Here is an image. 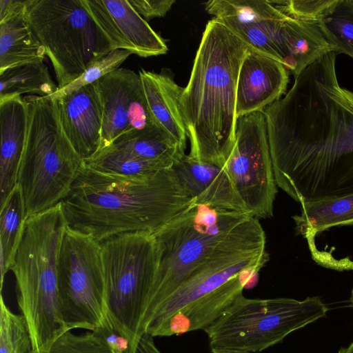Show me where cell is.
Here are the masks:
<instances>
[{"label": "cell", "instance_id": "obj_1", "mask_svg": "<svg viewBox=\"0 0 353 353\" xmlns=\"http://www.w3.org/2000/svg\"><path fill=\"white\" fill-rule=\"evenodd\" d=\"M336 53L308 65L263 113L276 185L300 204L353 193V103Z\"/></svg>", "mask_w": 353, "mask_h": 353}, {"label": "cell", "instance_id": "obj_2", "mask_svg": "<svg viewBox=\"0 0 353 353\" xmlns=\"http://www.w3.org/2000/svg\"><path fill=\"white\" fill-rule=\"evenodd\" d=\"M194 203L172 166L123 177L84 164L61 202L68 226L98 242L121 233H155Z\"/></svg>", "mask_w": 353, "mask_h": 353}, {"label": "cell", "instance_id": "obj_3", "mask_svg": "<svg viewBox=\"0 0 353 353\" xmlns=\"http://www.w3.org/2000/svg\"><path fill=\"white\" fill-rule=\"evenodd\" d=\"M249 48L220 20L207 23L181 98L191 159L220 166L232 147L239 74Z\"/></svg>", "mask_w": 353, "mask_h": 353}, {"label": "cell", "instance_id": "obj_4", "mask_svg": "<svg viewBox=\"0 0 353 353\" xmlns=\"http://www.w3.org/2000/svg\"><path fill=\"white\" fill-rule=\"evenodd\" d=\"M154 234L160 256L143 319L145 332L160 305L200 266L223 255L266 244L259 219L195 203Z\"/></svg>", "mask_w": 353, "mask_h": 353}, {"label": "cell", "instance_id": "obj_5", "mask_svg": "<svg viewBox=\"0 0 353 353\" xmlns=\"http://www.w3.org/2000/svg\"><path fill=\"white\" fill-rule=\"evenodd\" d=\"M61 204L28 216L11 268L32 351H48L68 331L60 311L58 261L67 228Z\"/></svg>", "mask_w": 353, "mask_h": 353}, {"label": "cell", "instance_id": "obj_6", "mask_svg": "<svg viewBox=\"0 0 353 353\" xmlns=\"http://www.w3.org/2000/svg\"><path fill=\"white\" fill-rule=\"evenodd\" d=\"M23 99L29 116L17 183L28 218L59 204L84 162L62 130L56 101L35 95Z\"/></svg>", "mask_w": 353, "mask_h": 353}, {"label": "cell", "instance_id": "obj_7", "mask_svg": "<svg viewBox=\"0 0 353 353\" xmlns=\"http://www.w3.org/2000/svg\"><path fill=\"white\" fill-rule=\"evenodd\" d=\"M105 282L107 316L139 350L147 333L143 319L160 256L154 233H121L99 242Z\"/></svg>", "mask_w": 353, "mask_h": 353}, {"label": "cell", "instance_id": "obj_8", "mask_svg": "<svg viewBox=\"0 0 353 353\" xmlns=\"http://www.w3.org/2000/svg\"><path fill=\"white\" fill-rule=\"evenodd\" d=\"M327 312L319 296L260 299L242 294L203 330L212 353H259Z\"/></svg>", "mask_w": 353, "mask_h": 353}, {"label": "cell", "instance_id": "obj_9", "mask_svg": "<svg viewBox=\"0 0 353 353\" xmlns=\"http://www.w3.org/2000/svg\"><path fill=\"white\" fill-rule=\"evenodd\" d=\"M26 17L52 63L58 90L112 50L82 0H30Z\"/></svg>", "mask_w": 353, "mask_h": 353}, {"label": "cell", "instance_id": "obj_10", "mask_svg": "<svg viewBox=\"0 0 353 353\" xmlns=\"http://www.w3.org/2000/svg\"><path fill=\"white\" fill-rule=\"evenodd\" d=\"M60 311L68 330L89 331L107 316L105 282L99 242L67 226L58 261Z\"/></svg>", "mask_w": 353, "mask_h": 353}, {"label": "cell", "instance_id": "obj_11", "mask_svg": "<svg viewBox=\"0 0 353 353\" xmlns=\"http://www.w3.org/2000/svg\"><path fill=\"white\" fill-rule=\"evenodd\" d=\"M220 167L229 175L250 215L273 216L277 185L263 112L237 119L234 143Z\"/></svg>", "mask_w": 353, "mask_h": 353}, {"label": "cell", "instance_id": "obj_12", "mask_svg": "<svg viewBox=\"0 0 353 353\" xmlns=\"http://www.w3.org/2000/svg\"><path fill=\"white\" fill-rule=\"evenodd\" d=\"M94 84L103 113L99 151L121 135L159 126L150 112L139 73L119 68Z\"/></svg>", "mask_w": 353, "mask_h": 353}, {"label": "cell", "instance_id": "obj_13", "mask_svg": "<svg viewBox=\"0 0 353 353\" xmlns=\"http://www.w3.org/2000/svg\"><path fill=\"white\" fill-rule=\"evenodd\" d=\"M112 50H125L141 57L165 54L168 48L131 6L129 0H82Z\"/></svg>", "mask_w": 353, "mask_h": 353}, {"label": "cell", "instance_id": "obj_14", "mask_svg": "<svg viewBox=\"0 0 353 353\" xmlns=\"http://www.w3.org/2000/svg\"><path fill=\"white\" fill-rule=\"evenodd\" d=\"M268 260L269 254L263 247L227 254L207 262L194 271L160 305L147 328L220 288L245 271L254 268L261 269Z\"/></svg>", "mask_w": 353, "mask_h": 353}, {"label": "cell", "instance_id": "obj_15", "mask_svg": "<svg viewBox=\"0 0 353 353\" xmlns=\"http://www.w3.org/2000/svg\"><path fill=\"white\" fill-rule=\"evenodd\" d=\"M260 268L249 269L220 288L183 307L161 322L149 326L146 333L170 336L204 330L215 321L243 294L257 283Z\"/></svg>", "mask_w": 353, "mask_h": 353}, {"label": "cell", "instance_id": "obj_16", "mask_svg": "<svg viewBox=\"0 0 353 353\" xmlns=\"http://www.w3.org/2000/svg\"><path fill=\"white\" fill-rule=\"evenodd\" d=\"M289 72L281 62L249 48L240 68L236 117L263 112L285 94Z\"/></svg>", "mask_w": 353, "mask_h": 353}, {"label": "cell", "instance_id": "obj_17", "mask_svg": "<svg viewBox=\"0 0 353 353\" xmlns=\"http://www.w3.org/2000/svg\"><path fill=\"white\" fill-rule=\"evenodd\" d=\"M55 101L62 130L77 154L83 162L95 156L101 147L103 113L94 83Z\"/></svg>", "mask_w": 353, "mask_h": 353}, {"label": "cell", "instance_id": "obj_18", "mask_svg": "<svg viewBox=\"0 0 353 353\" xmlns=\"http://www.w3.org/2000/svg\"><path fill=\"white\" fill-rule=\"evenodd\" d=\"M172 168L195 203L248 214L231 179L221 167L194 160L185 154L173 163Z\"/></svg>", "mask_w": 353, "mask_h": 353}, {"label": "cell", "instance_id": "obj_19", "mask_svg": "<svg viewBox=\"0 0 353 353\" xmlns=\"http://www.w3.org/2000/svg\"><path fill=\"white\" fill-rule=\"evenodd\" d=\"M28 105L21 96L0 101V203L17 185L18 172L26 143Z\"/></svg>", "mask_w": 353, "mask_h": 353}, {"label": "cell", "instance_id": "obj_20", "mask_svg": "<svg viewBox=\"0 0 353 353\" xmlns=\"http://www.w3.org/2000/svg\"><path fill=\"white\" fill-rule=\"evenodd\" d=\"M276 46L281 62L294 78L316 59L334 51L318 21H304L290 17L283 21Z\"/></svg>", "mask_w": 353, "mask_h": 353}, {"label": "cell", "instance_id": "obj_21", "mask_svg": "<svg viewBox=\"0 0 353 353\" xmlns=\"http://www.w3.org/2000/svg\"><path fill=\"white\" fill-rule=\"evenodd\" d=\"M139 74L154 120L185 150L188 137L181 106L183 88L164 72L141 69Z\"/></svg>", "mask_w": 353, "mask_h": 353}, {"label": "cell", "instance_id": "obj_22", "mask_svg": "<svg viewBox=\"0 0 353 353\" xmlns=\"http://www.w3.org/2000/svg\"><path fill=\"white\" fill-rule=\"evenodd\" d=\"M301 213L292 218L295 229L305 238L313 259L321 263V256L315 247L316 235L330 228L353 225V193L334 199L301 204Z\"/></svg>", "mask_w": 353, "mask_h": 353}, {"label": "cell", "instance_id": "obj_23", "mask_svg": "<svg viewBox=\"0 0 353 353\" xmlns=\"http://www.w3.org/2000/svg\"><path fill=\"white\" fill-rule=\"evenodd\" d=\"M29 3L0 21V73L19 65L42 61L46 56L27 19Z\"/></svg>", "mask_w": 353, "mask_h": 353}, {"label": "cell", "instance_id": "obj_24", "mask_svg": "<svg viewBox=\"0 0 353 353\" xmlns=\"http://www.w3.org/2000/svg\"><path fill=\"white\" fill-rule=\"evenodd\" d=\"M134 157L170 165L185 154V150L159 126L121 135L110 145Z\"/></svg>", "mask_w": 353, "mask_h": 353}, {"label": "cell", "instance_id": "obj_25", "mask_svg": "<svg viewBox=\"0 0 353 353\" xmlns=\"http://www.w3.org/2000/svg\"><path fill=\"white\" fill-rule=\"evenodd\" d=\"M57 90L43 61L19 65L0 73V101L23 94L49 97Z\"/></svg>", "mask_w": 353, "mask_h": 353}, {"label": "cell", "instance_id": "obj_26", "mask_svg": "<svg viewBox=\"0 0 353 353\" xmlns=\"http://www.w3.org/2000/svg\"><path fill=\"white\" fill-rule=\"evenodd\" d=\"M26 219L23 198L17 183L5 202L1 205V289L4 276L13 265Z\"/></svg>", "mask_w": 353, "mask_h": 353}, {"label": "cell", "instance_id": "obj_27", "mask_svg": "<svg viewBox=\"0 0 353 353\" xmlns=\"http://www.w3.org/2000/svg\"><path fill=\"white\" fill-rule=\"evenodd\" d=\"M205 8L215 19L241 24L288 17L269 0H211L205 3Z\"/></svg>", "mask_w": 353, "mask_h": 353}, {"label": "cell", "instance_id": "obj_28", "mask_svg": "<svg viewBox=\"0 0 353 353\" xmlns=\"http://www.w3.org/2000/svg\"><path fill=\"white\" fill-rule=\"evenodd\" d=\"M84 165L101 173L123 177L146 176L172 166L141 159L111 145L85 161Z\"/></svg>", "mask_w": 353, "mask_h": 353}, {"label": "cell", "instance_id": "obj_29", "mask_svg": "<svg viewBox=\"0 0 353 353\" xmlns=\"http://www.w3.org/2000/svg\"><path fill=\"white\" fill-rule=\"evenodd\" d=\"M318 23L334 52L353 59V0H336Z\"/></svg>", "mask_w": 353, "mask_h": 353}, {"label": "cell", "instance_id": "obj_30", "mask_svg": "<svg viewBox=\"0 0 353 353\" xmlns=\"http://www.w3.org/2000/svg\"><path fill=\"white\" fill-rule=\"evenodd\" d=\"M288 17L247 24L221 21L251 49L281 62L276 39L283 21Z\"/></svg>", "mask_w": 353, "mask_h": 353}, {"label": "cell", "instance_id": "obj_31", "mask_svg": "<svg viewBox=\"0 0 353 353\" xmlns=\"http://www.w3.org/2000/svg\"><path fill=\"white\" fill-rule=\"evenodd\" d=\"M32 350L27 323L21 314H15L0 301V353H28Z\"/></svg>", "mask_w": 353, "mask_h": 353}, {"label": "cell", "instance_id": "obj_32", "mask_svg": "<svg viewBox=\"0 0 353 353\" xmlns=\"http://www.w3.org/2000/svg\"><path fill=\"white\" fill-rule=\"evenodd\" d=\"M132 53L125 50H113L91 64L77 79L58 90L48 98L59 99L80 88L95 83L105 74L118 69Z\"/></svg>", "mask_w": 353, "mask_h": 353}, {"label": "cell", "instance_id": "obj_33", "mask_svg": "<svg viewBox=\"0 0 353 353\" xmlns=\"http://www.w3.org/2000/svg\"><path fill=\"white\" fill-rule=\"evenodd\" d=\"M28 353H112L92 331L81 334L68 330L59 336L46 352L30 350Z\"/></svg>", "mask_w": 353, "mask_h": 353}, {"label": "cell", "instance_id": "obj_34", "mask_svg": "<svg viewBox=\"0 0 353 353\" xmlns=\"http://www.w3.org/2000/svg\"><path fill=\"white\" fill-rule=\"evenodd\" d=\"M286 15L304 21H319L336 0L271 1Z\"/></svg>", "mask_w": 353, "mask_h": 353}, {"label": "cell", "instance_id": "obj_35", "mask_svg": "<svg viewBox=\"0 0 353 353\" xmlns=\"http://www.w3.org/2000/svg\"><path fill=\"white\" fill-rule=\"evenodd\" d=\"M92 332L103 341L112 353H138V349L114 328L108 316Z\"/></svg>", "mask_w": 353, "mask_h": 353}, {"label": "cell", "instance_id": "obj_36", "mask_svg": "<svg viewBox=\"0 0 353 353\" xmlns=\"http://www.w3.org/2000/svg\"><path fill=\"white\" fill-rule=\"evenodd\" d=\"M129 2L147 21L165 16L175 3V0H129Z\"/></svg>", "mask_w": 353, "mask_h": 353}, {"label": "cell", "instance_id": "obj_37", "mask_svg": "<svg viewBox=\"0 0 353 353\" xmlns=\"http://www.w3.org/2000/svg\"><path fill=\"white\" fill-rule=\"evenodd\" d=\"M28 2V0H0V21L14 12Z\"/></svg>", "mask_w": 353, "mask_h": 353}, {"label": "cell", "instance_id": "obj_38", "mask_svg": "<svg viewBox=\"0 0 353 353\" xmlns=\"http://www.w3.org/2000/svg\"><path fill=\"white\" fill-rule=\"evenodd\" d=\"M338 353H353V341L348 346L340 348Z\"/></svg>", "mask_w": 353, "mask_h": 353}, {"label": "cell", "instance_id": "obj_39", "mask_svg": "<svg viewBox=\"0 0 353 353\" xmlns=\"http://www.w3.org/2000/svg\"><path fill=\"white\" fill-rule=\"evenodd\" d=\"M350 304H351V306H352V308H353V288H352V292H351Z\"/></svg>", "mask_w": 353, "mask_h": 353}]
</instances>
